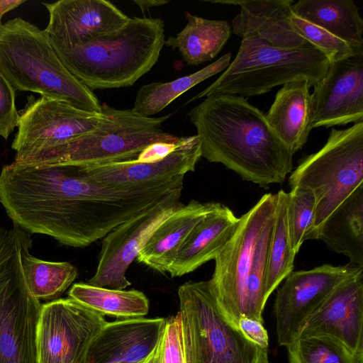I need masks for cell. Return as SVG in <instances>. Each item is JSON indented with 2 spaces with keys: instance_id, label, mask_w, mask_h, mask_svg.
Returning <instances> with one entry per match:
<instances>
[{
  "instance_id": "34",
  "label": "cell",
  "mask_w": 363,
  "mask_h": 363,
  "mask_svg": "<svg viewBox=\"0 0 363 363\" xmlns=\"http://www.w3.org/2000/svg\"><path fill=\"white\" fill-rule=\"evenodd\" d=\"M159 363H187L179 311L166 318L159 347Z\"/></svg>"
},
{
  "instance_id": "23",
  "label": "cell",
  "mask_w": 363,
  "mask_h": 363,
  "mask_svg": "<svg viewBox=\"0 0 363 363\" xmlns=\"http://www.w3.org/2000/svg\"><path fill=\"white\" fill-rule=\"evenodd\" d=\"M192 200L183 204L154 230L136 259L161 273H166L172 259L194 227L216 206Z\"/></svg>"
},
{
  "instance_id": "20",
  "label": "cell",
  "mask_w": 363,
  "mask_h": 363,
  "mask_svg": "<svg viewBox=\"0 0 363 363\" xmlns=\"http://www.w3.org/2000/svg\"><path fill=\"white\" fill-rule=\"evenodd\" d=\"M206 2L240 6L232 20L233 32L242 38L255 35L271 46L294 48L308 43L298 35L291 23L293 0H206Z\"/></svg>"
},
{
  "instance_id": "27",
  "label": "cell",
  "mask_w": 363,
  "mask_h": 363,
  "mask_svg": "<svg viewBox=\"0 0 363 363\" xmlns=\"http://www.w3.org/2000/svg\"><path fill=\"white\" fill-rule=\"evenodd\" d=\"M68 296L103 315L120 320L145 317L149 311L147 298L135 289H114L81 282L72 285Z\"/></svg>"
},
{
  "instance_id": "13",
  "label": "cell",
  "mask_w": 363,
  "mask_h": 363,
  "mask_svg": "<svg viewBox=\"0 0 363 363\" xmlns=\"http://www.w3.org/2000/svg\"><path fill=\"white\" fill-rule=\"evenodd\" d=\"M104 118L102 111H86L65 101L41 96L19 114L18 131L11 144L16 152L14 161L89 133Z\"/></svg>"
},
{
  "instance_id": "39",
  "label": "cell",
  "mask_w": 363,
  "mask_h": 363,
  "mask_svg": "<svg viewBox=\"0 0 363 363\" xmlns=\"http://www.w3.org/2000/svg\"><path fill=\"white\" fill-rule=\"evenodd\" d=\"M133 1L139 6L142 12L147 11L150 8L161 6L170 2V1L164 0H133Z\"/></svg>"
},
{
  "instance_id": "10",
  "label": "cell",
  "mask_w": 363,
  "mask_h": 363,
  "mask_svg": "<svg viewBox=\"0 0 363 363\" xmlns=\"http://www.w3.org/2000/svg\"><path fill=\"white\" fill-rule=\"evenodd\" d=\"M291 189H307L315 197L317 233L327 218L363 184V122L332 128L318 152L302 158L289 179Z\"/></svg>"
},
{
  "instance_id": "31",
  "label": "cell",
  "mask_w": 363,
  "mask_h": 363,
  "mask_svg": "<svg viewBox=\"0 0 363 363\" xmlns=\"http://www.w3.org/2000/svg\"><path fill=\"white\" fill-rule=\"evenodd\" d=\"M286 347L289 363H363V358L326 335H298Z\"/></svg>"
},
{
  "instance_id": "1",
  "label": "cell",
  "mask_w": 363,
  "mask_h": 363,
  "mask_svg": "<svg viewBox=\"0 0 363 363\" xmlns=\"http://www.w3.org/2000/svg\"><path fill=\"white\" fill-rule=\"evenodd\" d=\"M164 186L123 191L94 182L83 166L13 162L0 173V202L13 225L84 247L154 203Z\"/></svg>"
},
{
  "instance_id": "28",
  "label": "cell",
  "mask_w": 363,
  "mask_h": 363,
  "mask_svg": "<svg viewBox=\"0 0 363 363\" xmlns=\"http://www.w3.org/2000/svg\"><path fill=\"white\" fill-rule=\"evenodd\" d=\"M231 54L226 53L203 69L167 82H152L138 90L132 111L144 117H151L167 107L194 86L225 71L230 64Z\"/></svg>"
},
{
  "instance_id": "33",
  "label": "cell",
  "mask_w": 363,
  "mask_h": 363,
  "mask_svg": "<svg viewBox=\"0 0 363 363\" xmlns=\"http://www.w3.org/2000/svg\"><path fill=\"white\" fill-rule=\"evenodd\" d=\"M290 19L294 31L308 43L320 50L330 62L342 60L363 54V44L352 43L339 38L300 18L293 11Z\"/></svg>"
},
{
  "instance_id": "14",
  "label": "cell",
  "mask_w": 363,
  "mask_h": 363,
  "mask_svg": "<svg viewBox=\"0 0 363 363\" xmlns=\"http://www.w3.org/2000/svg\"><path fill=\"white\" fill-rule=\"evenodd\" d=\"M363 268L323 264L292 271L277 291L274 313L278 342L286 347L299 334L307 318L345 279Z\"/></svg>"
},
{
  "instance_id": "12",
  "label": "cell",
  "mask_w": 363,
  "mask_h": 363,
  "mask_svg": "<svg viewBox=\"0 0 363 363\" xmlns=\"http://www.w3.org/2000/svg\"><path fill=\"white\" fill-rule=\"evenodd\" d=\"M182 189L167 192L104 238L96 272L88 284L120 290L130 285L127 269L158 225L183 206Z\"/></svg>"
},
{
  "instance_id": "22",
  "label": "cell",
  "mask_w": 363,
  "mask_h": 363,
  "mask_svg": "<svg viewBox=\"0 0 363 363\" xmlns=\"http://www.w3.org/2000/svg\"><path fill=\"white\" fill-rule=\"evenodd\" d=\"M310 89L306 80L284 84L266 114L270 127L292 155L306 144L313 129Z\"/></svg>"
},
{
  "instance_id": "32",
  "label": "cell",
  "mask_w": 363,
  "mask_h": 363,
  "mask_svg": "<svg viewBox=\"0 0 363 363\" xmlns=\"http://www.w3.org/2000/svg\"><path fill=\"white\" fill-rule=\"evenodd\" d=\"M315 197L307 189L294 188L289 193L287 223L293 252L296 255L303 242L316 240Z\"/></svg>"
},
{
  "instance_id": "17",
  "label": "cell",
  "mask_w": 363,
  "mask_h": 363,
  "mask_svg": "<svg viewBox=\"0 0 363 363\" xmlns=\"http://www.w3.org/2000/svg\"><path fill=\"white\" fill-rule=\"evenodd\" d=\"M298 335L329 336L363 358V269L333 289L307 318Z\"/></svg>"
},
{
  "instance_id": "2",
  "label": "cell",
  "mask_w": 363,
  "mask_h": 363,
  "mask_svg": "<svg viewBox=\"0 0 363 363\" xmlns=\"http://www.w3.org/2000/svg\"><path fill=\"white\" fill-rule=\"evenodd\" d=\"M196 127L201 157L221 163L246 181L267 188L282 183L293 155L261 110L243 96L215 94L188 113Z\"/></svg>"
},
{
  "instance_id": "11",
  "label": "cell",
  "mask_w": 363,
  "mask_h": 363,
  "mask_svg": "<svg viewBox=\"0 0 363 363\" xmlns=\"http://www.w3.org/2000/svg\"><path fill=\"white\" fill-rule=\"evenodd\" d=\"M104 315L68 297L41 306L38 363H89L91 344L106 323Z\"/></svg>"
},
{
  "instance_id": "6",
  "label": "cell",
  "mask_w": 363,
  "mask_h": 363,
  "mask_svg": "<svg viewBox=\"0 0 363 363\" xmlns=\"http://www.w3.org/2000/svg\"><path fill=\"white\" fill-rule=\"evenodd\" d=\"M329 63L310 43L278 48L255 35H247L242 38L235 59L223 74L187 103L215 94L259 96L297 80H306L313 87L325 77Z\"/></svg>"
},
{
  "instance_id": "21",
  "label": "cell",
  "mask_w": 363,
  "mask_h": 363,
  "mask_svg": "<svg viewBox=\"0 0 363 363\" xmlns=\"http://www.w3.org/2000/svg\"><path fill=\"white\" fill-rule=\"evenodd\" d=\"M239 221L226 206L216 203L191 230L176 252L167 272L172 277L190 273L215 259Z\"/></svg>"
},
{
  "instance_id": "16",
  "label": "cell",
  "mask_w": 363,
  "mask_h": 363,
  "mask_svg": "<svg viewBox=\"0 0 363 363\" xmlns=\"http://www.w3.org/2000/svg\"><path fill=\"white\" fill-rule=\"evenodd\" d=\"M311 96L313 128L363 122V54L330 62Z\"/></svg>"
},
{
  "instance_id": "18",
  "label": "cell",
  "mask_w": 363,
  "mask_h": 363,
  "mask_svg": "<svg viewBox=\"0 0 363 363\" xmlns=\"http://www.w3.org/2000/svg\"><path fill=\"white\" fill-rule=\"evenodd\" d=\"M43 4L49 13L45 30L52 43L61 46L88 43L119 29L130 19L106 0H60Z\"/></svg>"
},
{
  "instance_id": "29",
  "label": "cell",
  "mask_w": 363,
  "mask_h": 363,
  "mask_svg": "<svg viewBox=\"0 0 363 363\" xmlns=\"http://www.w3.org/2000/svg\"><path fill=\"white\" fill-rule=\"evenodd\" d=\"M288 201L289 193L280 190L276 194L274 223L264 283V297L266 301L294 269L296 255L291 248L288 230Z\"/></svg>"
},
{
  "instance_id": "35",
  "label": "cell",
  "mask_w": 363,
  "mask_h": 363,
  "mask_svg": "<svg viewBox=\"0 0 363 363\" xmlns=\"http://www.w3.org/2000/svg\"><path fill=\"white\" fill-rule=\"evenodd\" d=\"M16 90L0 72V136L6 140L18 126L19 113L15 102Z\"/></svg>"
},
{
  "instance_id": "8",
  "label": "cell",
  "mask_w": 363,
  "mask_h": 363,
  "mask_svg": "<svg viewBox=\"0 0 363 363\" xmlns=\"http://www.w3.org/2000/svg\"><path fill=\"white\" fill-rule=\"evenodd\" d=\"M178 296L187 363H269L268 348L226 318L208 281H187Z\"/></svg>"
},
{
  "instance_id": "37",
  "label": "cell",
  "mask_w": 363,
  "mask_h": 363,
  "mask_svg": "<svg viewBox=\"0 0 363 363\" xmlns=\"http://www.w3.org/2000/svg\"><path fill=\"white\" fill-rule=\"evenodd\" d=\"M180 140L177 143L160 142L151 144L138 154L136 160L140 162H152L160 160L172 152Z\"/></svg>"
},
{
  "instance_id": "26",
  "label": "cell",
  "mask_w": 363,
  "mask_h": 363,
  "mask_svg": "<svg viewBox=\"0 0 363 363\" xmlns=\"http://www.w3.org/2000/svg\"><path fill=\"white\" fill-rule=\"evenodd\" d=\"M291 9L296 16L339 38L363 44V19L352 0H299Z\"/></svg>"
},
{
  "instance_id": "25",
  "label": "cell",
  "mask_w": 363,
  "mask_h": 363,
  "mask_svg": "<svg viewBox=\"0 0 363 363\" xmlns=\"http://www.w3.org/2000/svg\"><path fill=\"white\" fill-rule=\"evenodd\" d=\"M187 24L177 34L169 36L164 45L178 49L183 60L197 66L213 60L230 36V26L225 21L209 20L185 13Z\"/></svg>"
},
{
  "instance_id": "3",
  "label": "cell",
  "mask_w": 363,
  "mask_h": 363,
  "mask_svg": "<svg viewBox=\"0 0 363 363\" xmlns=\"http://www.w3.org/2000/svg\"><path fill=\"white\" fill-rule=\"evenodd\" d=\"M275 206L276 194H264L239 218L214 259L208 281L211 290L224 315L237 327L242 318L264 323V283Z\"/></svg>"
},
{
  "instance_id": "5",
  "label": "cell",
  "mask_w": 363,
  "mask_h": 363,
  "mask_svg": "<svg viewBox=\"0 0 363 363\" xmlns=\"http://www.w3.org/2000/svg\"><path fill=\"white\" fill-rule=\"evenodd\" d=\"M0 72L16 91L101 112L96 96L63 65L45 30L21 17L0 23Z\"/></svg>"
},
{
  "instance_id": "7",
  "label": "cell",
  "mask_w": 363,
  "mask_h": 363,
  "mask_svg": "<svg viewBox=\"0 0 363 363\" xmlns=\"http://www.w3.org/2000/svg\"><path fill=\"white\" fill-rule=\"evenodd\" d=\"M104 120L92 131L52 148L29 154L16 163L41 164L67 163L81 166L107 164L136 159L155 143H177L182 137L162 129L171 114L144 117L132 109L119 110L101 104Z\"/></svg>"
},
{
  "instance_id": "30",
  "label": "cell",
  "mask_w": 363,
  "mask_h": 363,
  "mask_svg": "<svg viewBox=\"0 0 363 363\" xmlns=\"http://www.w3.org/2000/svg\"><path fill=\"white\" fill-rule=\"evenodd\" d=\"M32 241L21 251V264L28 287L38 300L57 299L77 278V268L67 262L44 261L31 255Z\"/></svg>"
},
{
  "instance_id": "38",
  "label": "cell",
  "mask_w": 363,
  "mask_h": 363,
  "mask_svg": "<svg viewBox=\"0 0 363 363\" xmlns=\"http://www.w3.org/2000/svg\"><path fill=\"white\" fill-rule=\"evenodd\" d=\"M25 0H0V21L2 16L24 3Z\"/></svg>"
},
{
  "instance_id": "4",
  "label": "cell",
  "mask_w": 363,
  "mask_h": 363,
  "mask_svg": "<svg viewBox=\"0 0 363 363\" xmlns=\"http://www.w3.org/2000/svg\"><path fill=\"white\" fill-rule=\"evenodd\" d=\"M164 41L163 21L133 17L119 29L88 43L52 45L67 69L95 90L133 85L157 63Z\"/></svg>"
},
{
  "instance_id": "15",
  "label": "cell",
  "mask_w": 363,
  "mask_h": 363,
  "mask_svg": "<svg viewBox=\"0 0 363 363\" xmlns=\"http://www.w3.org/2000/svg\"><path fill=\"white\" fill-rule=\"evenodd\" d=\"M201 157L199 139L194 135L182 137L175 149L158 161L140 162L134 159L83 167L97 184L115 190L136 191L184 177L194 171Z\"/></svg>"
},
{
  "instance_id": "24",
  "label": "cell",
  "mask_w": 363,
  "mask_h": 363,
  "mask_svg": "<svg viewBox=\"0 0 363 363\" xmlns=\"http://www.w3.org/2000/svg\"><path fill=\"white\" fill-rule=\"evenodd\" d=\"M317 240L343 254L350 263L363 268V184L357 188L327 218L319 228Z\"/></svg>"
},
{
  "instance_id": "36",
  "label": "cell",
  "mask_w": 363,
  "mask_h": 363,
  "mask_svg": "<svg viewBox=\"0 0 363 363\" xmlns=\"http://www.w3.org/2000/svg\"><path fill=\"white\" fill-rule=\"evenodd\" d=\"M238 327L250 340L262 347L268 348V333L263 323L252 318H242L238 321Z\"/></svg>"
},
{
  "instance_id": "19",
  "label": "cell",
  "mask_w": 363,
  "mask_h": 363,
  "mask_svg": "<svg viewBox=\"0 0 363 363\" xmlns=\"http://www.w3.org/2000/svg\"><path fill=\"white\" fill-rule=\"evenodd\" d=\"M165 321L141 317L107 322L91 344L89 363H159Z\"/></svg>"
},
{
  "instance_id": "9",
  "label": "cell",
  "mask_w": 363,
  "mask_h": 363,
  "mask_svg": "<svg viewBox=\"0 0 363 363\" xmlns=\"http://www.w3.org/2000/svg\"><path fill=\"white\" fill-rule=\"evenodd\" d=\"M19 228H0V363H38L37 330L42 305L30 293L21 264L31 242Z\"/></svg>"
}]
</instances>
